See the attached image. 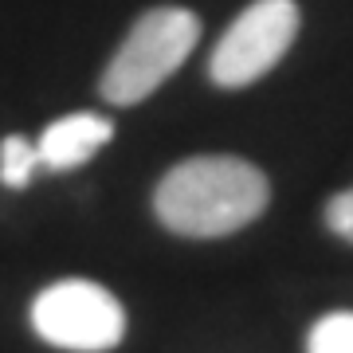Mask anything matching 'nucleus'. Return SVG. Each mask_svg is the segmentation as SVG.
Wrapping results in <instances>:
<instances>
[{"instance_id":"1","label":"nucleus","mask_w":353,"mask_h":353,"mask_svg":"<svg viewBox=\"0 0 353 353\" xmlns=\"http://www.w3.org/2000/svg\"><path fill=\"white\" fill-rule=\"evenodd\" d=\"M271 185L259 165L228 153H204L173 165L153 189V212L173 236L220 240L267 212Z\"/></svg>"},{"instance_id":"2","label":"nucleus","mask_w":353,"mask_h":353,"mask_svg":"<svg viewBox=\"0 0 353 353\" xmlns=\"http://www.w3.org/2000/svg\"><path fill=\"white\" fill-rule=\"evenodd\" d=\"M201 39V20L181 4H157L126 32L122 48L114 51L99 79L102 99L114 106H138L176 75Z\"/></svg>"},{"instance_id":"3","label":"nucleus","mask_w":353,"mask_h":353,"mask_svg":"<svg viewBox=\"0 0 353 353\" xmlns=\"http://www.w3.org/2000/svg\"><path fill=\"white\" fill-rule=\"evenodd\" d=\"M32 330L55 350L110 353L126 338V310L102 283L59 279L32 299Z\"/></svg>"},{"instance_id":"4","label":"nucleus","mask_w":353,"mask_h":353,"mask_svg":"<svg viewBox=\"0 0 353 353\" xmlns=\"http://www.w3.org/2000/svg\"><path fill=\"white\" fill-rule=\"evenodd\" d=\"M299 36V4L294 0H252L208 59V79L216 87H252L290 51Z\"/></svg>"},{"instance_id":"5","label":"nucleus","mask_w":353,"mask_h":353,"mask_svg":"<svg viewBox=\"0 0 353 353\" xmlns=\"http://www.w3.org/2000/svg\"><path fill=\"white\" fill-rule=\"evenodd\" d=\"M114 138V122L102 118V114H67L59 122H51L36 141L39 165H48L55 173H67V169H79L87 165L102 145H110Z\"/></svg>"},{"instance_id":"6","label":"nucleus","mask_w":353,"mask_h":353,"mask_svg":"<svg viewBox=\"0 0 353 353\" xmlns=\"http://www.w3.org/2000/svg\"><path fill=\"white\" fill-rule=\"evenodd\" d=\"M306 353H353V310L318 318L306 334Z\"/></svg>"},{"instance_id":"7","label":"nucleus","mask_w":353,"mask_h":353,"mask_svg":"<svg viewBox=\"0 0 353 353\" xmlns=\"http://www.w3.org/2000/svg\"><path fill=\"white\" fill-rule=\"evenodd\" d=\"M39 165V153H36V141L20 138V134H8L0 141V181L8 189H24L32 173Z\"/></svg>"},{"instance_id":"8","label":"nucleus","mask_w":353,"mask_h":353,"mask_svg":"<svg viewBox=\"0 0 353 353\" xmlns=\"http://www.w3.org/2000/svg\"><path fill=\"white\" fill-rule=\"evenodd\" d=\"M326 228L338 240L353 243V189L338 192V196L326 204Z\"/></svg>"}]
</instances>
